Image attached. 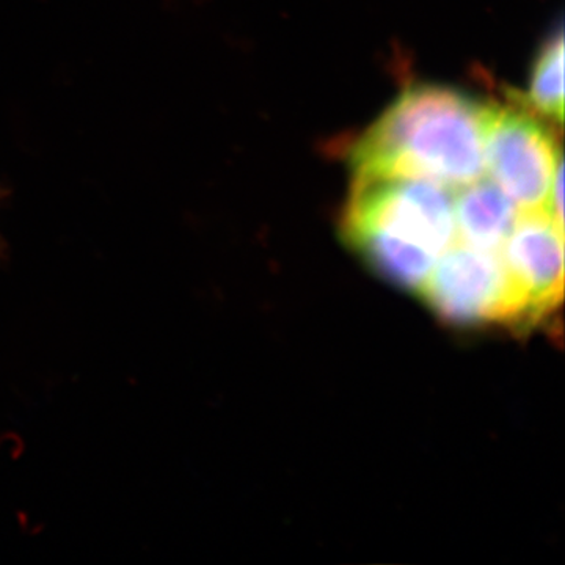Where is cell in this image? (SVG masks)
I'll list each match as a JSON object with an SVG mask.
<instances>
[{"instance_id":"obj_1","label":"cell","mask_w":565,"mask_h":565,"mask_svg":"<svg viewBox=\"0 0 565 565\" xmlns=\"http://www.w3.org/2000/svg\"><path fill=\"white\" fill-rule=\"evenodd\" d=\"M490 109L455 88L415 85L353 141V177L422 178L448 189L481 180Z\"/></svg>"},{"instance_id":"obj_2","label":"cell","mask_w":565,"mask_h":565,"mask_svg":"<svg viewBox=\"0 0 565 565\" xmlns=\"http://www.w3.org/2000/svg\"><path fill=\"white\" fill-rule=\"evenodd\" d=\"M340 228L375 273L419 292L455 244V202L448 188L422 178L353 177Z\"/></svg>"},{"instance_id":"obj_3","label":"cell","mask_w":565,"mask_h":565,"mask_svg":"<svg viewBox=\"0 0 565 565\" xmlns=\"http://www.w3.org/2000/svg\"><path fill=\"white\" fill-rule=\"evenodd\" d=\"M419 292L452 326H534L525 294L498 252L467 244L449 247Z\"/></svg>"},{"instance_id":"obj_4","label":"cell","mask_w":565,"mask_h":565,"mask_svg":"<svg viewBox=\"0 0 565 565\" xmlns=\"http://www.w3.org/2000/svg\"><path fill=\"white\" fill-rule=\"evenodd\" d=\"M492 106L487 120L486 169L498 188L519 206L545 207L553 178L563 166V152L550 121L509 102Z\"/></svg>"},{"instance_id":"obj_5","label":"cell","mask_w":565,"mask_h":565,"mask_svg":"<svg viewBox=\"0 0 565 565\" xmlns=\"http://www.w3.org/2000/svg\"><path fill=\"white\" fill-rule=\"evenodd\" d=\"M564 223L544 210L523 212L503 244V262L530 305L534 326L555 313L564 294Z\"/></svg>"},{"instance_id":"obj_6","label":"cell","mask_w":565,"mask_h":565,"mask_svg":"<svg viewBox=\"0 0 565 565\" xmlns=\"http://www.w3.org/2000/svg\"><path fill=\"white\" fill-rule=\"evenodd\" d=\"M460 189L455 202L456 232L463 244L500 252L519 218L515 203L494 182L478 180Z\"/></svg>"},{"instance_id":"obj_7","label":"cell","mask_w":565,"mask_h":565,"mask_svg":"<svg viewBox=\"0 0 565 565\" xmlns=\"http://www.w3.org/2000/svg\"><path fill=\"white\" fill-rule=\"evenodd\" d=\"M564 33L563 28L548 36L535 57L531 70L530 85L525 95L512 93L511 102L519 103L527 110L556 122L564 121Z\"/></svg>"}]
</instances>
